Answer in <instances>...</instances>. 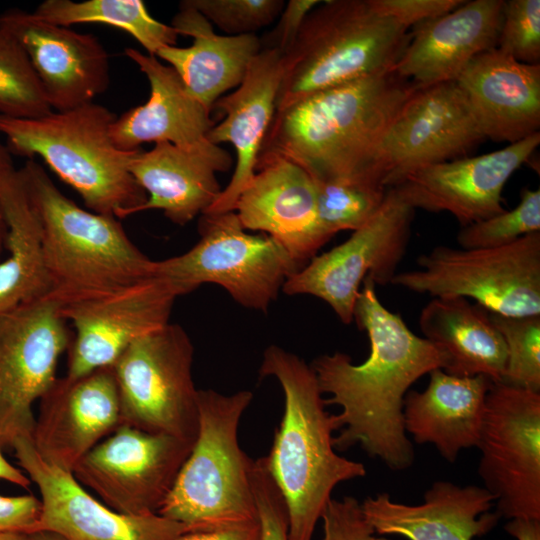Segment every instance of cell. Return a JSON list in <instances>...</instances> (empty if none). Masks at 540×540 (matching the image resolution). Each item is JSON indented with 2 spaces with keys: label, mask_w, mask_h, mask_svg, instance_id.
Listing matches in <instances>:
<instances>
[{
  "label": "cell",
  "mask_w": 540,
  "mask_h": 540,
  "mask_svg": "<svg viewBox=\"0 0 540 540\" xmlns=\"http://www.w3.org/2000/svg\"><path fill=\"white\" fill-rule=\"evenodd\" d=\"M124 52L146 76L150 96L146 103L116 118L110 127L114 145L131 151L145 143L168 142L232 166L230 154L207 138L216 124L211 112L187 92L176 71L156 56L135 48Z\"/></svg>",
  "instance_id": "22"
},
{
  "label": "cell",
  "mask_w": 540,
  "mask_h": 540,
  "mask_svg": "<svg viewBox=\"0 0 540 540\" xmlns=\"http://www.w3.org/2000/svg\"><path fill=\"white\" fill-rule=\"evenodd\" d=\"M495 498L483 486L435 481L423 502L407 505L386 493L367 497L362 511L379 536L408 540H473L490 532L501 518L491 512Z\"/></svg>",
  "instance_id": "25"
},
{
  "label": "cell",
  "mask_w": 540,
  "mask_h": 540,
  "mask_svg": "<svg viewBox=\"0 0 540 540\" xmlns=\"http://www.w3.org/2000/svg\"><path fill=\"white\" fill-rule=\"evenodd\" d=\"M414 208L389 187L378 211L343 243L316 255L290 275L282 290L288 295H312L326 302L349 324L363 281L391 283L410 239Z\"/></svg>",
  "instance_id": "11"
},
{
  "label": "cell",
  "mask_w": 540,
  "mask_h": 540,
  "mask_svg": "<svg viewBox=\"0 0 540 540\" xmlns=\"http://www.w3.org/2000/svg\"><path fill=\"white\" fill-rule=\"evenodd\" d=\"M0 446V480H5L22 488L27 489L31 480L20 468L15 467L3 456Z\"/></svg>",
  "instance_id": "46"
},
{
  "label": "cell",
  "mask_w": 540,
  "mask_h": 540,
  "mask_svg": "<svg viewBox=\"0 0 540 540\" xmlns=\"http://www.w3.org/2000/svg\"><path fill=\"white\" fill-rule=\"evenodd\" d=\"M11 155L7 146L2 143L0 138V179L14 168Z\"/></svg>",
  "instance_id": "47"
},
{
  "label": "cell",
  "mask_w": 540,
  "mask_h": 540,
  "mask_svg": "<svg viewBox=\"0 0 540 540\" xmlns=\"http://www.w3.org/2000/svg\"><path fill=\"white\" fill-rule=\"evenodd\" d=\"M415 88L390 70L312 94L275 112L260 154L291 160L315 182L381 180L369 171L372 156Z\"/></svg>",
  "instance_id": "2"
},
{
  "label": "cell",
  "mask_w": 540,
  "mask_h": 540,
  "mask_svg": "<svg viewBox=\"0 0 540 540\" xmlns=\"http://www.w3.org/2000/svg\"><path fill=\"white\" fill-rule=\"evenodd\" d=\"M539 144L537 132L497 151L415 169L392 187L414 210L446 211L466 226L505 211L506 182Z\"/></svg>",
  "instance_id": "18"
},
{
  "label": "cell",
  "mask_w": 540,
  "mask_h": 540,
  "mask_svg": "<svg viewBox=\"0 0 540 540\" xmlns=\"http://www.w3.org/2000/svg\"><path fill=\"white\" fill-rule=\"evenodd\" d=\"M535 232H540V190L525 188L514 209L462 226L456 239L462 249H485L511 244Z\"/></svg>",
  "instance_id": "36"
},
{
  "label": "cell",
  "mask_w": 540,
  "mask_h": 540,
  "mask_svg": "<svg viewBox=\"0 0 540 540\" xmlns=\"http://www.w3.org/2000/svg\"><path fill=\"white\" fill-rule=\"evenodd\" d=\"M321 520L323 540H390L375 533L363 514L361 503L352 496L332 498Z\"/></svg>",
  "instance_id": "40"
},
{
  "label": "cell",
  "mask_w": 540,
  "mask_h": 540,
  "mask_svg": "<svg viewBox=\"0 0 540 540\" xmlns=\"http://www.w3.org/2000/svg\"><path fill=\"white\" fill-rule=\"evenodd\" d=\"M497 49L518 62L540 64V1H504Z\"/></svg>",
  "instance_id": "38"
},
{
  "label": "cell",
  "mask_w": 540,
  "mask_h": 540,
  "mask_svg": "<svg viewBox=\"0 0 540 540\" xmlns=\"http://www.w3.org/2000/svg\"><path fill=\"white\" fill-rule=\"evenodd\" d=\"M234 212L245 230L266 233L300 269L329 241L318 220L314 180L278 155H259L255 174L239 195Z\"/></svg>",
  "instance_id": "21"
},
{
  "label": "cell",
  "mask_w": 540,
  "mask_h": 540,
  "mask_svg": "<svg viewBox=\"0 0 540 540\" xmlns=\"http://www.w3.org/2000/svg\"><path fill=\"white\" fill-rule=\"evenodd\" d=\"M456 82L485 138L512 144L539 132L540 64L493 48L473 58Z\"/></svg>",
  "instance_id": "26"
},
{
  "label": "cell",
  "mask_w": 540,
  "mask_h": 540,
  "mask_svg": "<svg viewBox=\"0 0 540 540\" xmlns=\"http://www.w3.org/2000/svg\"><path fill=\"white\" fill-rule=\"evenodd\" d=\"M503 5V0L464 1L413 26L393 71L417 87L456 81L473 58L496 48Z\"/></svg>",
  "instance_id": "24"
},
{
  "label": "cell",
  "mask_w": 540,
  "mask_h": 540,
  "mask_svg": "<svg viewBox=\"0 0 540 540\" xmlns=\"http://www.w3.org/2000/svg\"><path fill=\"white\" fill-rule=\"evenodd\" d=\"M212 25L235 35L254 34L281 14L283 0H183Z\"/></svg>",
  "instance_id": "37"
},
{
  "label": "cell",
  "mask_w": 540,
  "mask_h": 540,
  "mask_svg": "<svg viewBox=\"0 0 540 540\" xmlns=\"http://www.w3.org/2000/svg\"><path fill=\"white\" fill-rule=\"evenodd\" d=\"M40 499L33 495H0V532H36Z\"/></svg>",
  "instance_id": "42"
},
{
  "label": "cell",
  "mask_w": 540,
  "mask_h": 540,
  "mask_svg": "<svg viewBox=\"0 0 540 540\" xmlns=\"http://www.w3.org/2000/svg\"><path fill=\"white\" fill-rule=\"evenodd\" d=\"M71 337L61 305L49 296L0 313V446L32 438V404L57 378Z\"/></svg>",
  "instance_id": "13"
},
{
  "label": "cell",
  "mask_w": 540,
  "mask_h": 540,
  "mask_svg": "<svg viewBox=\"0 0 540 540\" xmlns=\"http://www.w3.org/2000/svg\"><path fill=\"white\" fill-rule=\"evenodd\" d=\"M282 74L283 54L274 48H262L240 85L213 105L212 110L222 120L213 126L207 138L218 146L220 143L231 144L236 153V163L229 183L203 214L234 211L239 195L253 178L276 112Z\"/></svg>",
  "instance_id": "23"
},
{
  "label": "cell",
  "mask_w": 540,
  "mask_h": 540,
  "mask_svg": "<svg viewBox=\"0 0 540 540\" xmlns=\"http://www.w3.org/2000/svg\"><path fill=\"white\" fill-rule=\"evenodd\" d=\"M52 110L20 43L0 29V115L31 119Z\"/></svg>",
  "instance_id": "34"
},
{
  "label": "cell",
  "mask_w": 540,
  "mask_h": 540,
  "mask_svg": "<svg viewBox=\"0 0 540 540\" xmlns=\"http://www.w3.org/2000/svg\"><path fill=\"white\" fill-rule=\"evenodd\" d=\"M261 377H274L284 394V413L265 456L288 514V540H312L335 487L362 478L357 461L336 453L333 433L340 426L326 410L315 372L302 358L277 345L263 352Z\"/></svg>",
  "instance_id": "3"
},
{
  "label": "cell",
  "mask_w": 540,
  "mask_h": 540,
  "mask_svg": "<svg viewBox=\"0 0 540 540\" xmlns=\"http://www.w3.org/2000/svg\"><path fill=\"white\" fill-rule=\"evenodd\" d=\"M253 394L198 390L199 425L194 445L158 514L190 533L258 523L252 489L253 460L238 441V428Z\"/></svg>",
  "instance_id": "6"
},
{
  "label": "cell",
  "mask_w": 540,
  "mask_h": 540,
  "mask_svg": "<svg viewBox=\"0 0 540 540\" xmlns=\"http://www.w3.org/2000/svg\"><path fill=\"white\" fill-rule=\"evenodd\" d=\"M489 315L507 349L501 382L540 392V316Z\"/></svg>",
  "instance_id": "35"
},
{
  "label": "cell",
  "mask_w": 540,
  "mask_h": 540,
  "mask_svg": "<svg viewBox=\"0 0 540 540\" xmlns=\"http://www.w3.org/2000/svg\"><path fill=\"white\" fill-rule=\"evenodd\" d=\"M178 35L189 36V47L167 46L156 57L166 61L181 78L187 92L212 112L215 102L242 82L252 60L262 49L254 34L222 36L197 10L184 1L172 19Z\"/></svg>",
  "instance_id": "27"
},
{
  "label": "cell",
  "mask_w": 540,
  "mask_h": 540,
  "mask_svg": "<svg viewBox=\"0 0 540 540\" xmlns=\"http://www.w3.org/2000/svg\"><path fill=\"white\" fill-rule=\"evenodd\" d=\"M11 450L20 469L41 495L36 532H48L64 540H176L188 528L159 514L118 513L89 494L72 472L45 461L32 438L16 440Z\"/></svg>",
  "instance_id": "16"
},
{
  "label": "cell",
  "mask_w": 540,
  "mask_h": 540,
  "mask_svg": "<svg viewBox=\"0 0 540 540\" xmlns=\"http://www.w3.org/2000/svg\"><path fill=\"white\" fill-rule=\"evenodd\" d=\"M0 29L23 47L53 111L93 102L110 84L109 54L92 34L19 8L0 13Z\"/></svg>",
  "instance_id": "19"
},
{
  "label": "cell",
  "mask_w": 540,
  "mask_h": 540,
  "mask_svg": "<svg viewBox=\"0 0 540 540\" xmlns=\"http://www.w3.org/2000/svg\"><path fill=\"white\" fill-rule=\"evenodd\" d=\"M177 297L167 281L152 276L61 306L64 319L75 329L65 376L77 378L111 366L134 341L169 323Z\"/></svg>",
  "instance_id": "17"
},
{
  "label": "cell",
  "mask_w": 540,
  "mask_h": 540,
  "mask_svg": "<svg viewBox=\"0 0 540 540\" xmlns=\"http://www.w3.org/2000/svg\"><path fill=\"white\" fill-rule=\"evenodd\" d=\"M32 540H64L60 536L48 532L31 533Z\"/></svg>",
  "instance_id": "50"
},
{
  "label": "cell",
  "mask_w": 540,
  "mask_h": 540,
  "mask_svg": "<svg viewBox=\"0 0 540 540\" xmlns=\"http://www.w3.org/2000/svg\"><path fill=\"white\" fill-rule=\"evenodd\" d=\"M315 186L319 224L329 240L339 231L363 226L381 207L388 189L370 177L320 181Z\"/></svg>",
  "instance_id": "33"
},
{
  "label": "cell",
  "mask_w": 540,
  "mask_h": 540,
  "mask_svg": "<svg viewBox=\"0 0 540 540\" xmlns=\"http://www.w3.org/2000/svg\"><path fill=\"white\" fill-rule=\"evenodd\" d=\"M485 376L460 377L434 369L424 391L409 390L404 398L406 434L418 444H433L451 463L464 449L477 447L488 390Z\"/></svg>",
  "instance_id": "28"
},
{
  "label": "cell",
  "mask_w": 540,
  "mask_h": 540,
  "mask_svg": "<svg viewBox=\"0 0 540 540\" xmlns=\"http://www.w3.org/2000/svg\"><path fill=\"white\" fill-rule=\"evenodd\" d=\"M504 529L516 540H540V520L510 519Z\"/></svg>",
  "instance_id": "45"
},
{
  "label": "cell",
  "mask_w": 540,
  "mask_h": 540,
  "mask_svg": "<svg viewBox=\"0 0 540 540\" xmlns=\"http://www.w3.org/2000/svg\"><path fill=\"white\" fill-rule=\"evenodd\" d=\"M419 327L443 355V371L501 382L507 349L487 310L464 297H434L423 307Z\"/></svg>",
  "instance_id": "30"
},
{
  "label": "cell",
  "mask_w": 540,
  "mask_h": 540,
  "mask_svg": "<svg viewBox=\"0 0 540 540\" xmlns=\"http://www.w3.org/2000/svg\"><path fill=\"white\" fill-rule=\"evenodd\" d=\"M251 481L261 540H288L286 505L268 471L265 457L253 460Z\"/></svg>",
  "instance_id": "39"
},
{
  "label": "cell",
  "mask_w": 540,
  "mask_h": 540,
  "mask_svg": "<svg viewBox=\"0 0 540 540\" xmlns=\"http://www.w3.org/2000/svg\"><path fill=\"white\" fill-rule=\"evenodd\" d=\"M484 139L456 81L416 86L377 145L369 171L389 188L415 169L468 156Z\"/></svg>",
  "instance_id": "14"
},
{
  "label": "cell",
  "mask_w": 540,
  "mask_h": 540,
  "mask_svg": "<svg viewBox=\"0 0 540 540\" xmlns=\"http://www.w3.org/2000/svg\"><path fill=\"white\" fill-rule=\"evenodd\" d=\"M0 540H32L31 533L0 532Z\"/></svg>",
  "instance_id": "48"
},
{
  "label": "cell",
  "mask_w": 540,
  "mask_h": 540,
  "mask_svg": "<svg viewBox=\"0 0 540 540\" xmlns=\"http://www.w3.org/2000/svg\"><path fill=\"white\" fill-rule=\"evenodd\" d=\"M383 14L402 26L411 27L442 16L461 5L463 0H372Z\"/></svg>",
  "instance_id": "41"
},
{
  "label": "cell",
  "mask_w": 540,
  "mask_h": 540,
  "mask_svg": "<svg viewBox=\"0 0 540 540\" xmlns=\"http://www.w3.org/2000/svg\"><path fill=\"white\" fill-rule=\"evenodd\" d=\"M119 425L120 402L111 365L77 378H56L40 398L32 443L45 461L73 472Z\"/></svg>",
  "instance_id": "20"
},
{
  "label": "cell",
  "mask_w": 540,
  "mask_h": 540,
  "mask_svg": "<svg viewBox=\"0 0 540 540\" xmlns=\"http://www.w3.org/2000/svg\"><path fill=\"white\" fill-rule=\"evenodd\" d=\"M353 319L368 335V358L354 364L349 355L335 352L311 364L321 392L330 395L325 404L341 408L334 448L343 451L359 445L391 470L402 471L415 459L404 428V398L419 378L443 368L444 357L431 342L414 334L399 314L382 305L369 276Z\"/></svg>",
  "instance_id": "1"
},
{
  "label": "cell",
  "mask_w": 540,
  "mask_h": 540,
  "mask_svg": "<svg viewBox=\"0 0 540 540\" xmlns=\"http://www.w3.org/2000/svg\"><path fill=\"white\" fill-rule=\"evenodd\" d=\"M33 12L66 27L81 23L113 26L130 34L153 56L163 47L176 46L179 36L171 25L153 18L141 0H45Z\"/></svg>",
  "instance_id": "32"
},
{
  "label": "cell",
  "mask_w": 540,
  "mask_h": 540,
  "mask_svg": "<svg viewBox=\"0 0 540 540\" xmlns=\"http://www.w3.org/2000/svg\"><path fill=\"white\" fill-rule=\"evenodd\" d=\"M477 448L500 516L540 520V392L492 382Z\"/></svg>",
  "instance_id": "12"
},
{
  "label": "cell",
  "mask_w": 540,
  "mask_h": 540,
  "mask_svg": "<svg viewBox=\"0 0 540 540\" xmlns=\"http://www.w3.org/2000/svg\"><path fill=\"white\" fill-rule=\"evenodd\" d=\"M320 2L319 0H289L279 15L277 26L267 36L262 48H274L284 54L294 42L307 15Z\"/></svg>",
  "instance_id": "43"
},
{
  "label": "cell",
  "mask_w": 540,
  "mask_h": 540,
  "mask_svg": "<svg viewBox=\"0 0 540 540\" xmlns=\"http://www.w3.org/2000/svg\"><path fill=\"white\" fill-rule=\"evenodd\" d=\"M0 209L7 226V257L0 260V313L50 293L41 227L18 170L0 179Z\"/></svg>",
  "instance_id": "31"
},
{
  "label": "cell",
  "mask_w": 540,
  "mask_h": 540,
  "mask_svg": "<svg viewBox=\"0 0 540 540\" xmlns=\"http://www.w3.org/2000/svg\"><path fill=\"white\" fill-rule=\"evenodd\" d=\"M193 445L120 424L78 462L72 473L118 513L158 514Z\"/></svg>",
  "instance_id": "15"
},
{
  "label": "cell",
  "mask_w": 540,
  "mask_h": 540,
  "mask_svg": "<svg viewBox=\"0 0 540 540\" xmlns=\"http://www.w3.org/2000/svg\"><path fill=\"white\" fill-rule=\"evenodd\" d=\"M230 168L203 153L168 142L156 143L148 151L140 149L129 165L147 195L139 212L159 209L171 222L185 225L216 201L222 191L216 173Z\"/></svg>",
  "instance_id": "29"
},
{
  "label": "cell",
  "mask_w": 540,
  "mask_h": 540,
  "mask_svg": "<svg viewBox=\"0 0 540 540\" xmlns=\"http://www.w3.org/2000/svg\"><path fill=\"white\" fill-rule=\"evenodd\" d=\"M419 269L396 273L391 285L433 297L472 299L508 317L540 316V232L496 248L437 246Z\"/></svg>",
  "instance_id": "9"
},
{
  "label": "cell",
  "mask_w": 540,
  "mask_h": 540,
  "mask_svg": "<svg viewBox=\"0 0 540 540\" xmlns=\"http://www.w3.org/2000/svg\"><path fill=\"white\" fill-rule=\"evenodd\" d=\"M199 234L187 252L154 263L153 276L167 281L178 296L212 283L240 305L266 312L300 269L274 239L246 233L234 211L202 214Z\"/></svg>",
  "instance_id": "8"
},
{
  "label": "cell",
  "mask_w": 540,
  "mask_h": 540,
  "mask_svg": "<svg viewBox=\"0 0 540 540\" xmlns=\"http://www.w3.org/2000/svg\"><path fill=\"white\" fill-rule=\"evenodd\" d=\"M411 33L372 0L321 1L283 54L276 111L365 76L393 70Z\"/></svg>",
  "instance_id": "7"
},
{
  "label": "cell",
  "mask_w": 540,
  "mask_h": 540,
  "mask_svg": "<svg viewBox=\"0 0 540 540\" xmlns=\"http://www.w3.org/2000/svg\"><path fill=\"white\" fill-rule=\"evenodd\" d=\"M176 540H261L259 522L247 526L204 533H188Z\"/></svg>",
  "instance_id": "44"
},
{
  "label": "cell",
  "mask_w": 540,
  "mask_h": 540,
  "mask_svg": "<svg viewBox=\"0 0 540 540\" xmlns=\"http://www.w3.org/2000/svg\"><path fill=\"white\" fill-rule=\"evenodd\" d=\"M193 355L192 341L178 324L168 323L130 344L112 364L120 424L194 443L199 413Z\"/></svg>",
  "instance_id": "10"
},
{
  "label": "cell",
  "mask_w": 540,
  "mask_h": 540,
  "mask_svg": "<svg viewBox=\"0 0 540 540\" xmlns=\"http://www.w3.org/2000/svg\"><path fill=\"white\" fill-rule=\"evenodd\" d=\"M18 174L40 222L49 297L64 306L153 276L119 219L79 207L33 159Z\"/></svg>",
  "instance_id": "4"
},
{
  "label": "cell",
  "mask_w": 540,
  "mask_h": 540,
  "mask_svg": "<svg viewBox=\"0 0 540 540\" xmlns=\"http://www.w3.org/2000/svg\"><path fill=\"white\" fill-rule=\"evenodd\" d=\"M6 235H7V226H6V222L3 217L2 211L0 209V256L2 253L3 247H5Z\"/></svg>",
  "instance_id": "49"
},
{
  "label": "cell",
  "mask_w": 540,
  "mask_h": 540,
  "mask_svg": "<svg viewBox=\"0 0 540 540\" xmlns=\"http://www.w3.org/2000/svg\"><path fill=\"white\" fill-rule=\"evenodd\" d=\"M116 118L94 102L31 119L0 115V135L11 154L40 157L92 212L123 219L138 213L147 195L129 170L141 148L121 150L110 137Z\"/></svg>",
  "instance_id": "5"
}]
</instances>
